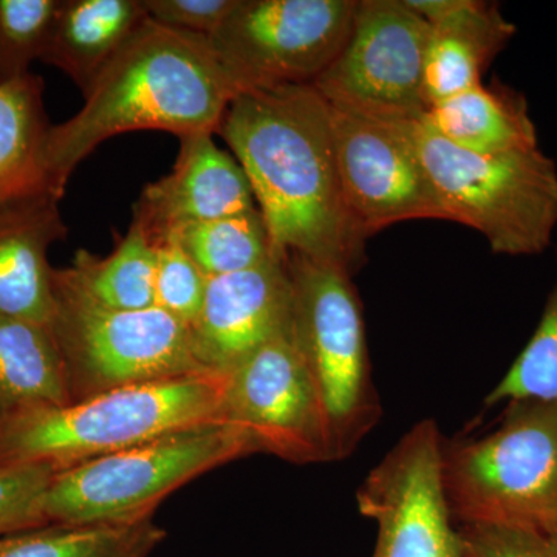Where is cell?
Here are the masks:
<instances>
[{
    "instance_id": "6da1fadb",
    "label": "cell",
    "mask_w": 557,
    "mask_h": 557,
    "mask_svg": "<svg viewBox=\"0 0 557 557\" xmlns=\"http://www.w3.org/2000/svg\"><path fill=\"white\" fill-rule=\"evenodd\" d=\"M215 132L247 175L274 255L348 276L361 269L364 239L344 201L332 112L313 84L240 91Z\"/></svg>"
},
{
    "instance_id": "7a4b0ae2",
    "label": "cell",
    "mask_w": 557,
    "mask_h": 557,
    "mask_svg": "<svg viewBox=\"0 0 557 557\" xmlns=\"http://www.w3.org/2000/svg\"><path fill=\"white\" fill-rule=\"evenodd\" d=\"M237 95L208 38L172 30L148 17L84 91L83 108L51 126L46 143L50 189L64 197L81 161L116 135L214 134Z\"/></svg>"
},
{
    "instance_id": "3957f363",
    "label": "cell",
    "mask_w": 557,
    "mask_h": 557,
    "mask_svg": "<svg viewBox=\"0 0 557 557\" xmlns=\"http://www.w3.org/2000/svg\"><path fill=\"white\" fill-rule=\"evenodd\" d=\"M226 383L228 375L194 373L0 418V467L42 465L62 471L172 432L218 423Z\"/></svg>"
},
{
    "instance_id": "277c9868",
    "label": "cell",
    "mask_w": 557,
    "mask_h": 557,
    "mask_svg": "<svg viewBox=\"0 0 557 557\" xmlns=\"http://www.w3.org/2000/svg\"><path fill=\"white\" fill-rule=\"evenodd\" d=\"M409 134L442 220L478 231L496 255L536 256L552 245L557 166L541 149L471 152L443 138L424 116L410 121Z\"/></svg>"
},
{
    "instance_id": "5b68a950",
    "label": "cell",
    "mask_w": 557,
    "mask_h": 557,
    "mask_svg": "<svg viewBox=\"0 0 557 557\" xmlns=\"http://www.w3.org/2000/svg\"><path fill=\"white\" fill-rule=\"evenodd\" d=\"M442 482L454 522L557 534V403H508L482 438L443 442Z\"/></svg>"
},
{
    "instance_id": "8992f818",
    "label": "cell",
    "mask_w": 557,
    "mask_h": 557,
    "mask_svg": "<svg viewBox=\"0 0 557 557\" xmlns=\"http://www.w3.org/2000/svg\"><path fill=\"white\" fill-rule=\"evenodd\" d=\"M255 454L247 435L222 421L183 429L58 471L44 512L49 525H132L152 519L180 487Z\"/></svg>"
},
{
    "instance_id": "52a82bcc",
    "label": "cell",
    "mask_w": 557,
    "mask_h": 557,
    "mask_svg": "<svg viewBox=\"0 0 557 557\" xmlns=\"http://www.w3.org/2000/svg\"><path fill=\"white\" fill-rule=\"evenodd\" d=\"M49 329L60 350L70 403L115 388L203 373L189 325L159 307L116 310L87 298L53 270Z\"/></svg>"
},
{
    "instance_id": "ba28073f",
    "label": "cell",
    "mask_w": 557,
    "mask_h": 557,
    "mask_svg": "<svg viewBox=\"0 0 557 557\" xmlns=\"http://www.w3.org/2000/svg\"><path fill=\"white\" fill-rule=\"evenodd\" d=\"M293 339L324 403L336 461L350 457L383 417L364 317L346 271L287 256Z\"/></svg>"
},
{
    "instance_id": "9c48e42d",
    "label": "cell",
    "mask_w": 557,
    "mask_h": 557,
    "mask_svg": "<svg viewBox=\"0 0 557 557\" xmlns=\"http://www.w3.org/2000/svg\"><path fill=\"white\" fill-rule=\"evenodd\" d=\"M358 0H237L208 42L240 91L313 84L338 57Z\"/></svg>"
},
{
    "instance_id": "30bf717a",
    "label": "cell",
    "mask_w": 557,
    "mask_h": 557,
    "mask_svg": "<svg viewBox=\"0 0 557 557\" xmlns=\"http://www.w3.org/2000/svg\"><path fill=\"white\" fill-rule=\"evenodd\" d=\"M429 35L431 25L403 0H361L346 44L313 87L330 108L383 121L423 119Z\"/></svg>"
},
{
    "instance_id": "8fae6325",
    "label": "cell",
    "mask_w": 557,
    "mask_h": 557,
    "mask_svg": "<svg viewBox=\"0 0 557 557\" xmlns=\"http://www.w3.org/2000/svg\"><path fill=\"white\" fill-rule=\"evenodd\" d=\"M292 329L228 373L220 421L244 432L256 454L299 467L336 461L324 403Z\"/></svg>"
},
{
    "instance_id": "7c38bea8",
    "label": "cell",
    "mask_w": 557,
    "mask_h": 557,
    "mask_svg": "<svg viewBox=\"0 0 557 557\" xmlns=\"http://www.w3.org/2000/svg\"><path fill=\"white\" fill-rule=\"evenodd\" d=\"M443 442L437 421H418L359 486V512L379 528L372 557H465L443 490Z\"/></svg>"
},
{
    "instance_id": "4fadbf2b",
    "label": "cell",
    "mask_w": 557,
    "mask_h": 557,
    "mask_svg": "<svg viewBox=\"0 0 557 557\" xmlns=\"http://www.w3.org/2000/svg\"><path fill=\"white\" fill-rule=\"evenodd\" d=\"M330 112L344 201L362 239L406 220H442L410 139V121Z\"/></svg>"
},
{
    "instance_id": "5bb4252c",
    "label": "cell",
    "mask_w": 557,
    "mask_h": 557,
    "mask_svg": "<svg viewBox=\"0 0 557 557\" xmlns=\"http://www.w3.org/2000/svg\"><path fill=\"white\" fill-rule=\"evenodd\" d=\"M293 325L287 258L209 277L203 306L189 324L194 357L205 372L228 375Z\"/></svg>"
},
{
    "instance_id": "9a60e30c",
    "label": "cell",
    "mask_w": 557,
    "mask_h": 557,
    "mask_svg": "<svg viewBox=\"0 0 557 557\" xmlns=\"http://www.w3.org/2000/svg\"><path fill=\"white\" fill-rule=\"evenodd\" d=\"M182 139L170 174L149 183L134 205L132 222L156 244L189 223L255 211V194L247 175L212 134Z\"/></svg>"
},
{
    "instance_id": "2e32d148",
    "label": "cell",
    "mask_w": 557,
    "mask_h": 557,
    "mask_svg": "<svg viewBox=\"0 0 557 557\" xmlns=\"http://www.w3.org/2000/svg\"><path fill=\"white\" fill-rule=\"evenodd\" d=\"M61 200L44 193L0 205V313L50 324L54 269L49 249L69 231Z\"/></svg>"
},
{
    "instance_id": "e0dca14e",
    "label": "cell",
    "mask_w": 557,
    "mask_h": 557,
    "mask_svg": "<svg viewBox=\"0 0 557 557\" xmlns=\"http://www.w3.org/2000/svg\"><path fill=\"white\" fill-rule=\"evenodd\" d=\"M515 35V24L497 5L479 0L431 25L424 62L428 108L483 84V73Z\"/></svg>"
},
{
    "instance_id": "ac0fdd59",
    "label": "cell",
    "mask_w": 557,
    "mask_h": 557,
    "mask_svg": "<svg viewBox=\"0 0 557 557\" xmlns=\"http://www.w3.org/2000/svg\"><path fill=\"white\" fill-rule=\"evenodd\" d=\"M148 20L141 0H61L42 60L87 91Z\"/></svg>"
},
{
    "instance_id": "d6986e66",
    "label": "cell",
    "mask_w": 557,
    "mask_h": 557,
    "mask_svg": "<svg viewBox=\"0 0 557 557\" xmlns=\"http://www.w3.org/2000/svg\"><path fill=\"white\" fill-rule=\"evenodd\" d=\"M424 120L454 146L471 152L539 148L525 98L504 87L480 84L431 106Z\"/></svg>"
},
{
    "instance_id": "ffe728a7",
    "label": "cell",
    "mask_w": 557,
    "mask_h": 557,
    "mask_svg": "<svg viewBox=\"0 0 557 557\" xmlns=\"http://www.w3.org/2000/svg\"><path fill=\"white\" fill-rule=\"evenodd\" d=\"M50 129L40 76L0 83V205L54 194L46 170Z\"/></svg>"
},
{
    "instance_id": "44dd1931",
    "label": "cell",
    "mask_w": 557,
    "mask_h": 557,
    "mask_svg": "<svg viewBox=\"0 0 557 557\" xmlns=\"http://www.w3.org/2000/svg\"><path fill=\"white\" fill-rule=\"evenodd\" d=\"M69 403L64 364L49 325L0 313V418Z\"/></svg>"
},
{
    "instance_id": "7402d4cb",
    "label": "cell",
    "mask_w": 557,
    "mask_h": 557,
    "mask_svg": "<svg viewBox=\"0 0 557 557\" xmlns=\"http://www.w3.org/2000/svg\"><path fill=\"white\" fill-rule=\"evenodd\" d=\"M61 270L87 298L102 307L116 310L156 307L157 249L137 223H131L106 258L81 249L72 265Z\"/></svg>"
},
{
    "instance_id": "603a6c76",
    "label": "cell",
    "mask_w": 557,
    "mask_h": 557,
    "mask_svg": "<svg viewBox=\"0 0 557 557\" xmlns=\"http://www.w3.org/2000/svg\"><path fill=\"white\" fill-rule=\"evenodd\" d=\"M166 539L153 519L132 525H47L0 539V557H149Z\"/></svg>"
},
{
    "instance_id": "cb8c5ba5",
    "label": "cell",
    "mask_w": 557,
    "mask_h": 557,
    "mask_svg": "<svg viewBox=\"0 0 557 557\" xmlns=\"http://www.w3.org/2000/svg\"><path fill=\"white\" fill-rule=\"evenodd\" d=\"M172 234L208 277L256 269L276 256L259 209L189 223Z\"/></svg>"
},
{
    "instance_id": "d4e9b609",
    "label": "cell",
    "mask_w": 557,
    "mask_h": 557,
    "mask_svg": "<svg viewBox=\"0 0 557 557\" xmlns=\"http://www.w3.org/2000/svg\"><path fill=\"white\" fill-rule=\"evenodd\" d=\"M518 401L557 403V256L556 281L541 321L485 405Z\"/></svg>"
},
{
    "instance_id": "484cf974",
    "label": "cell",
    "mask_w": 557,
    "mask_h": 557,
    "mask_svg": "<svg viewBox=\"0 0 557 557\" xmlns=\"http://www.w3.org/2000/svg\"><path fill=\"white\" fill-rule=\"evenodd\" d=\"M61 0H0V83L30 73L42 60Z\"/></svg>"
},
{
    "instance_id": "4316f807",
    "label": "cell",
    "mask_w": 557,
    "mask_h": 557,
    "mask_svg": "<svg viewBox=\"0 0 557 557\" xmlns=\"http://www.w3.org/2000/svg\"><path fill=\"white\" fill-rule=\"evenodd\" d=\"M156 307L189 325L203 306L209 277L189 258L177 236L157 240Z\"/></svg>"
},
{
    "instance_id": "83f0119b",
    "label": "cell",
    "mask_w": 557,
    "mask_h": 557,
    "mask_svg": "<svg viewBox=\"0 0 557 557\" xmlns=\"http://www.w3.org/2000/svg\"><path fill=\"white\" fill-rule=\"evenodd\" d=\"M57 472L42 465L0 467V539L49 525L44 500Z\"/></svg>"
},
{
    "instance_id": "f1b7e54d",
    "label": "cell",
    "mask_w": 557,
    "mask_h": 557,
    "mask_svg": "<svg viewBox=\"0 0 557 557\" xmlns=\"http://www.w3.org/2000/svg\"><path fill=\"white\" fill-rule=\"evenodd\" d=\"M149 20L190 35L209 36L228 16L237 0H141Z\"/></svg>"
},
{
    "instance_id": "f546056e",
    "label": "cell",
    "mask_w": 557,
    "mask_h": 557,
    "mask_svg": "<svg viewBox=\"0 0 557 557\" xmlns=\"http://www.w3.org/2000/svg\"><path fill=\"white\" fill-rule=\"evenodd\" d=\"M465 557H557L547 537L498 527H460Z\"/></svg>"
},
{
    "instance_id": "4dcf8cb0",
    "label": "cell",
    "mask_w": 557,
    "mask_h": 557,
    "mask_svg": "<svg viewBox=\"0 0 557 557\" xmlns=\"http://www.w3.org/2000/svg\"><path fill=\"white\" fill-rule=\"evenodd\" d=\"M469 0H403L406 7L429 25L448 20L468 5Z\"/></svg>"
},
{
    "instance_id": "1f68e13d",
    "label": "cell",
    "mask_w": 557,
    "mask_h": 557,
    "mask_svg": "<svg viewBox=\"0 0 557 557\" xmlns=\"http://www.w3.org/2000/svg\"><path fill=\"white\" fill-rule=\"evenodd\" d=\"M547 539H548L549 542H553V544H555L556 547H557V534H556V536L547 537Z\"/></svg>"
}]
</instances>
